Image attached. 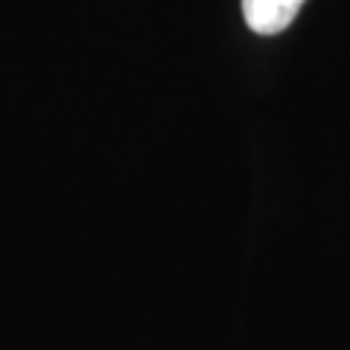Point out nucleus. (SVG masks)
<instances>
[{
    "mask_svg": "<svg viewBox=\"0 0 350 350\" xmlns=\"http://www.w3.org/2000/svg\"><path fill=\"white\" fill-rule=\"evenodd\" d=\"M304 0H243V15L251 32L257 36H278L301 12Z\"/></svg>",
    "mask_w": 350,
    "mask_h": 350,
    "instance_id": "obj_1",
    "label": "nucleus"
}]
</instances>
